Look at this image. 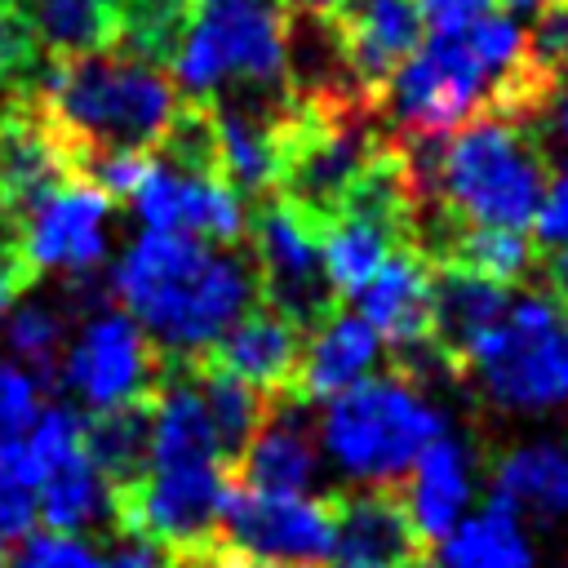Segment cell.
Listing matches in <instances>:
<instances>
[{
	"instance_id": "cell-11",
	"label": "cell",
	"mask_w": 568,
	"mask_h": 568,
	"mask_svg": "<svg viewBox=\"0 0 568 568\" xmlns=\"http://www.w3.org/2000/svg\"><path fill=\"white\" fill-rule=\"evenodd\" d=\"M133 213L142 231H182L217 248H235L248 235L244 195H235L217 173L178 169L169 160H151L142 186L133 191Z\"/></svg>"
},
{
	"instance_id": "cell-35",
	"label": "cell",
	"mask_w": 568,
	"mask_h": 568,
	"mask_svg": "<svg viewBox=\"0 0 568 568\" xmlns=\"http://www.w3.org/2000/svg\"><path fill=\"white\" fill-rule=\"evenodd\" d=\"M178 568H288V564H266V559H248V555H235L226 546H209L191 559H178Z\"/></svg>"
},
{
	"instance_id": "cell-13",
	"label": "cell",
	"mask_w": 568,
	"mask_h": 568,
	"mask_svg": "<svg viewBox=\"0 0 568 568\" xmlns=\"http://www.w3.org/2000/svg\"><path fill=\"white\" fill-rule=\"evenodd\" d=\"M320 470H324L320 430L311 426L302 399L293 395L271 399L253 439L235 462V484L262 493H311L320 484Z\"/></svg>"
},
{
	"instance_id": "cell-21",
	"label": "cell",
	"mask_w": 568,
	"mask_h": 568,
	"mask_svg": "<svg viewBox=\"0 0 568 568\" xmlns=\"http://www.w3.org/2000/svg\"><path fill=\"white\" fill-rule=\"evenodd\" d=\"M408 244V235L373 213L342 209L320 226V257H324V280L333 297H359V288L382 271V262Z\"/></svg>"
},
{
	"instance_id": "cell-15",
	"label": "cell",
	"mask_w": 568,
	"mask_h": 568,
	"mask_svg": "<svg viewBox=\"0 0 568 568\" xmlns=\"http://www.w3.org/2000/svg\"><path fill=\"white\" fill-rule=\"evenodd\" d=\"M426 550L399 493L359 488L337 501V546L324 568H426Z\"/></svg>"
},
{
	"instance_id": "cell-27",
	"label": "cell",
	"mask_w": 568,
	"mask_h": 568,
	"mask_svg": "<svg viewBox=\"0 0 568 568\" xmlns=\"http://www.w3.org/2000/svg\"><path fill=\"white\" fill-rule=\"evenodd\" d=\"M40 524V470L22 435L0 439V550L22 546Z\"/></svg>"
},
{
	"instance_id": "cell-40",
	"label": "cell",
	"mask_w": 568,
	"mask_h": 568,
	"mask_svg": "<svg viewBox=\"0 0 568 568\" xmlns=\"http://www.w3.org/2000/svg\"><path fill=\"white\" fill-rule=\"evenodd\" d=\"M0 568H4V559H0Z\"/></svg>"
},
{
	"instance_id": "cell-7",
	"label": "cell",
	"mask_w": 568,
	"mask_h": 568,
	"mask_svg": "<svg viewBox=\"0 0 568 568\" xmlns=\"http://www.w3.org/2000/svg\"><path fill=\"white\" fill-rule=\"evenodd\" d=\"M160 382H164V355L151 346L138 320L124 315L120 306H102L67 342L53 386L71 390L89 413H111V408L146 404Z\"/></svg>"
},
{
	"instance_id": "cell-31",
	"label": "cell",
	"mask_w": 568,
	"mask_h": 568,
	"mask_svg": "<svg viewBox=\"0 0 568 568\" xmlns=\"http://www.w3.org/2000/svg\"><path fill=\"white\" fill-rule=\"evenodd\" d=\"M532 244L546 253H568V164L546 178L537 217H532Z\"/></svg>"
},
{
	"instance_id": "cell-17",
	"label": "cell",
	"mask_w": 568,
	"mask_h": 568,
	"mask_svg": "<svg viewBox=\"0 0 568 568\" xmlns=\"http://www.w3.org/2000/svg\"><path fill=\"white\" fill-rule=\"evenodd\" d=\"M430 257L417 244H399L382 271L359 288V315L395 355L430 342Z\"/></svg>"
},
{
	"instance_id": "cell-20",
	"label": "cell",
	"mask_w": 568,
	"mask_h": 568,
	"mask_svg": "<svg viewBox=\"0 0 568 568\" xmlns=\"http://www.w3.org/2000/svg\"><path fill=\"white\" fill-rule=\"evenodd\" d=\"M506 306H510L506 284H493L462 266L430 271V342L453 359V368H462L466 351L501 320Z\"/></svg>"
},
{
	"instance_id": "cell-5",
	"label": "cell",
	"mask_w": 568,
	"mask_h": 568,
	"mask_svg": "<svg viewBox=\"0 0 568 568\" xmlns=\"http://www.w3.org/2000/svg\"><path fill=\"white\" fill-rule=\"evenodd\" d=\"M324 462L364 488H395L417 457L444 435V413L399 373H373L333 395L320 413Z\"/></svg>"
},
{
	"instance_id": "cell-10",
	"label": "cell",
	"mask_w": 568,
	"mask_h": 568,
	"mask_svg": "<svg viewBox=\"0 0 568 568\" xmlns=\"http://www.w3.org/2000/svg\"><path fill=\"white\" fill-rule=\"evenodd\" d=\"M18 231H22V257L36 275L84 280L106 262L111 200L89 178L71 173L22 213Z\"/></svg>"
},
{
	"instance_id": "cell-41",
	"label": "cell",
	"mask_w": 568,
	"mask_h": 568,
	"mask_svg": "<svg viewBox=\"0 0 568 568\" xmlns=\"http://www.w3.org/2000/svg\"><path fill=\"white\" fill-rule=\"evenodd\" d=\"M0 111H4V106H0Z\"/></svg>"
},
{
	"instance_id": "cell-16",
	"label": "cell",
	"mask_w": 568,
	"mask_h": 568,
	"mask_svg": "<svg viewBox=\"0 0 568 568\" xmlns=\"http://www.w3.org/2000/svg\"><path fill=\"white\" fill-rule=\"evenodd\" d=\"M475 448L462 435H439L417 466L408 470V484L399 493L417 537L426 546L444 541L466 515H470V497H475Z\"/></svg>"
},
{
	"instance_id": "cell-39",
	"label": "cell",
	"mask_w": 568,
	"mask_h": 568,
	"mask_svg": "<svg viewBox=\"0 0 568 568\" xmlns=\"http://www.w3.org/2000/svg\"><path fill=\"white\" fill-rule=\"evenodd\" d=\"M293 9H320V13H328V9H337L342 0H288Z\"/></svg>"
},
{
	"instance_id": "cell-18",
	"label": "cell",
	"mask_w": 568,
	"mask_h": 568,
	"mask_svg": "<svg viewBox=\"0 0 568 568\" xmlns=\"http://www.w3.org/2000/svg\"><path fill=\"white\" fill-rule=\"evenodd\" d=\"M377 359H382V337L368 328V320L359 311H328L302 342L293 399L328 404L333 395L373 377Z\"/></svg>"
},
{
	"instance_id": "cell-22",
	"label": "cell",
	"mask_w": 568,
	"mask_h": 568,
	"mask_svg": "<svg viewBox=\"0 0 568 568\" xmlns=\"http://www.w3.org/2000/svg\"><path fill=\"white\" fill-rule=\"evenodd\" d=\"M40 519L49 524V532H67V537L115 528V488L84 448L40 475Z\"/></svg>"
},
{
	"instance_id": "cell-36",
	"label": "cell",
	"mask_w": 568,
	"mask_h": 568,
	"mask_svg": "<svg viewBox=\"0 0 568 568\" xmlns=\"http://www.w3.org/2000/svg\"><path fill=\"white\" fill-rule=\"evenodd\" d=\"M541 115H550L555 138L568 146V75H564V80H555V93H550V102H546V111H541Z\"/></svg>"
},
{
	"instance_id": "cell-38",
	"label": "cell",
	"mask_w": 568,
	"mask_h": 568,
	"mask_svg": "<svg viewBox=\"0 0 568 568\" xmlns=\"http://www.w3.org/2000/svg\"><path fill=\"white\" fill-rule=\"evenodd\" d=\"M546 4H555V0H506V9H515V13H541Z\"/></svg>"
},
{
	"instance_id": "cell-30",
	"label": "cell",
	"mask_w": 568,
	"mask_h": 568,
	"mask_svg": "<svg viewBox=\"0 0 568 568\" xmlns=\"http://www.w3.org/2000/svg\"><path fill=\"white\" fill-rule=\"evenodd\" d=\"M9 568H98V550L84 537L40 532V537H27L18 546Z\"/></svg>"
},
{
	"instance_id": "cell-2",
	"label": "cell",
	"mask_w": 568,
	"mask_h": 568,
	"mask_svg": "<svg viewBox=\"0 0 568 568\" xmlns=\"http://www.w3.org/2000/svg\"><path fill=\"white\" fill-rule=\"evenodd\" d=\"M31 102L75 160L93 151H151L182 111L169 71L120 49L49 62Z\"/></svg>"
},
{
	"instance_id": "cell-4",
	"label": "cell",
	"mask_w": 568,
	"mask_h": 568,
	"mask_svg": "<svg viewBox=\"0 0 568 568\" xmlns=\"http://www.w3.org/2000/svg\"><path fill=\"white\" fill-rule=\"evenodd\" d=\"M173 84L182 102H284L288 0H191Z\"/></svg>"
},
{
	"instance_id": "cell-14",
	"label": "cell",
	"mask_w": 568,
	"mask_h": 568,
	"mask_svg": "<svg viewBox=\"0 0 568 568\" xmlns=\"http://www.w3.org/2000/svg\"><path fill=\"white\" fill-rule=\"evenodd\" d=\"M306 328L293 324L284 311L275 306H248L222 337L217 346L204 355V364H213L217 373L244 382L248 390L275 399V395H293V377L302 364V337Z\"/></svg>"
},
{
	"instance_id": "cell-32",
	"label": "cell",
	"mask_w": 568,
	"mask_h": 568,
	"mask_svg": "<svg viewBox=\"0 0 568 568\" xmlns=\"http://www.w3.org/2000/svg\"><path fill=\"white\" fill-rule=\"evenodd\" d=\"M31 280H36V271L22 257V231L0 209V320L22 302V293L31 288Z\"/></svg>"
},
{
	"instance_id": "cell-33",
	"label": "cell",
	"mask_w": 568,
	"mask_h": 568,
	"mask_svg": "<svg viewBox=\"0 0 568 568\" xmlns=\"http://www.w3.org/2000/svg\"><path fill=\"white\" fill-rule=\"evenodd\" d=\"M98 568H178V559L133 532H120L106 550H98Z\"/></svg>"
},
{
	"instance_id": "cell-29",
	"label": "cell",
	"mask_w": 568,
	"mask_h": 568,
	"mask_svg": "<svg viewBox=\"0 0 568 568\" xmlns=\"http://www.w3.org/2000/svg\"><path fill=\"white\" fill-rule=\"evenodd\" d=\"M528 58L550 80L568 75V0H555L537 13V22L528 31Z\"/></svg>"
},
{
	"instance_id": "cell-34",
	"label": "cell",
	"mask_w": 568,
	"mask_h": 568,
	"mask_svg": "<svg viewBox=\"0 0 568 568\" xmlns=\"http://www.w3.org/2000/svg\"><path fill=\"white\" fill-rule=\"evenodd\" d=\"M417 4L426 13V27L430 31H453V27H466L479 13H488L497 0H417Z\"/></svg>"
},
{
	"instance_id": "cell-1",
	"label": "cell",
	"mask_w": 568,
	"mask_h": 568,
	"mask_svg": "<svg viewBox=\"0 0 568 568\" xmlns=\"http://www.w3.org/2000/svg\"><path fill=\"white\" fill-rule=\"evenodd\" d=\"M111 293L164 359L200 364L257 306V271L235 248L182 231H142L111 266Z\"/></svg>"
},
{
	"instance_id": "cell-25",
	"label": "cell",
	"mask_w": 568,
	"mask_h": 568,
	"mask_svg": "<svg viewBox=\"0 0 568 568\" xmlns=\"http://www.w3.org/2000/svg\"><path fill=\"white\" fill-rule=\"evenodd\" d=\"M84 453L106 475L115 497L129 493L142 479L146 457H151V399L84 417Z\"/></svg>"
},
{
	"instance_id": "cell-23",
	"label": "cell",
	"mask_w": 568,
	"mask_h": 568,
	"mask_svg": "<svg viewBox=\"0 0 568 568\" xmlns=\"http://www.w3.org/2000/svg\"><path fill=\"white\" fill-rule=\"evenodd\" d=\"M22 18L49 62L115 49L120 0H22Z\"/></svg>"
},
{
	"instance_id": "cell-9",
	"label": "cell",
	"mask_w": 568,
	"mask_h": 568,
	"mask_svg": "<svg viewBox=\"0 0 568 568\" xmlns=\"http://www.w3.org/2000/svg\"><path fill=\"white\" fill-rule=\"evenodd\" d=\"M248 240L257 293H266V306L284 311L293 324L311 333L333 311V288L324 280L320 257V226L288 200L266 195L248 217Z\"/></svg>"
},
{
	"instance_id": "cell-12",
	"label": "cell",
	"mask_w": 568,
	"mask_h": 568,
	"mask_svg": "<svg viewBox=\"0 0 568 568\" xmlns=\"http://www.w3.org/2000/svg\"><path fill=\"white\" fill-rule=\"evenodd\" d=\"M333 13V27L342 36L346 67L364 98L377 106L390 75L417 53L426 40V13L417 0H342Z\"/></svg>"
},
{
	"instance_id": "cell-8",
	"label": "cell",
	"mask_w": 568,
	"mask_h": 568,
	"mask_svg": "<svg viewBox=\"0 0 568 568\" xmlns=\"http://www.w3.org/2000/svg\"><path fill=\"white\" fill-rule=\"evenodd\" d=\"M217 546L266 564L324 568L337 546V501L320 493H262L235 484Z\"/></svg>"
},
{
	"instance_id": "cell-3",
	"label": "cell",
	"mask_w": 568,
	"mask_h": 568,
	"mask_svg": "<svg viewBox=\"0 0 568 568\" xmlns=\"http://www.w3.org/2000/svg\"><path fill=\"white\" fill-rule=\"evenodd\" d=\"M408 155L422 200L435 195L457 226L528 231L546 191V160L532 133L506 115H479L448 138L413 142Z\"/></svg>"
},
{
	"instance_id": "cell-6",
	"label": "cell",
	"mask_w": 568,
	"mask_h": 568,
	"mask_svg": "<svg viewBox=\"0 0 568 568\" xmlns=\"http://www.w3.org/2000/svg\"><path fill=\"white\" fill-rule=\"evenodd\" d=\"M488 404L550 413L568 404V311L546 293H519L466 351L462 368Z\"/></svg>"
},
{
	"instance_id": "cell-26",
	"label": "cell",
	"mask_w": 568,
	"mask_h": 568,
	"mask_svg": "<svg viewBox=\"0 0 568 568\" xmlns=\"http://www.w3.org/2000/svg\"><path fill=\"white\" fill-rule=\"evenodd\" d=\"M4 346L13 364H22L36 382H58V364L67 351V311L44 297H22L4 320Z\"/></svg>"
},
{
	"instance_id": "cell-24",
	"label": "cell",
	"mask_w": 568,
	"mask_h": 568,
	"mask_svg": "<svg viewBox=\"0 0 568 568\" xmlns=\"http://www.w3.org/2000/svg\"><path fill=\"white\" fill-rule=\"evenodd\" d=\"M426 568H532V546L515 515L484 506L466 515L444 541H435Z\"/></svg>"
},
{
	"instance_id": "cell-37",
	"label": "cell",
	"mask_w": 568,
	"mask_h": 568,
	"mask_svg": "<svg viewBox=\"0 0 568 568\" xmlns=\"http://www.w3.org/2000/svg\"><path fill=\"white\" fill-rule=\"evenodd\" d=\"M550 288H555V302L568 311V253H555V262H550Z\"/></svg>"
},
{
	"instance_id": "cell-19",
	"label": "cell",
	"mask_w": 568,
	"mask_h": 568,
	"mask_svg": "<svg viewBox=\"0 0 568 568\" xmlns=\"http://www.w3.org/2000/svg\"><path fill=\"white\" fill-rule=\"evenodd\" d=\"M488 506L524 519H559L568 515V448L550 439L515 444L493 462Z\"/></svg>"
},
{
	"instance_id": "cell-28",
	"label": "cell",
	"mask_w": 568,
	"mask_h": 568,
	"mask_svg": "<svg viewBox=\"0 0 568 568\" xmlns=\"http://www.w3.org/2000/svg\"><path fill=\"white\" fill-rule=\"evenodd\" d=\"M36 413H40V382L22 364L0 359V439L27 435Z\"/></svg>"
}]
</instances>
